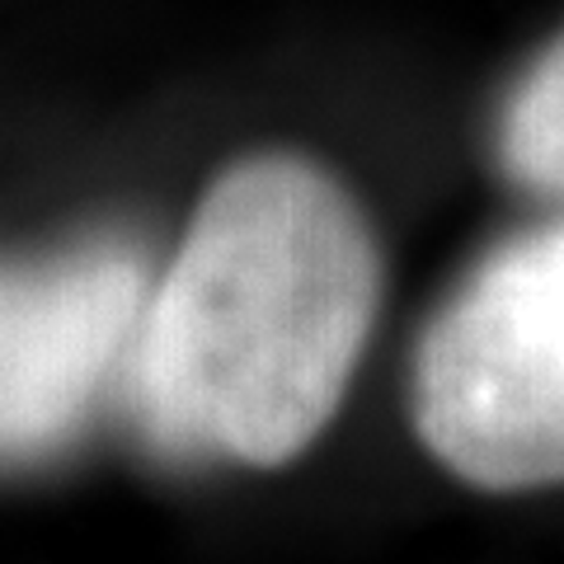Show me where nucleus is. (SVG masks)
<instances>
[{"mask_svg": "<svg viewBox=\"0 0 564 564\" xmlns=\"http://www.w3.org/2000/svg\"><path fill=\"white\" fill-rule=\"evenodd\" d=\"M381 278L377 226L329 165L231 161L141 306L128 358L141 429L188 462L292 466L344 410Z\"/></svg>", "mask_w": 564, "mask_h": 564, "instance_id": "obj_1", "label": "nucleus"}, {"mask_svg": "<svg viewBox=\"0 0 564 564\" xmlns=\"http://www.w3.org/2000/svg\"><path fill=\"white\" fill-rule=\"evenodd\" d=\"M410 423L485 494L564 485V226L494 250L414 348Z\"/></svg>", "mask_w": 564, "mask_h": 564, "instance_id": "obj_2", "label": "nucleus"}, {"mask_svg": "<svg viewBox=\"0 0 564 564\" xmlns=\"http://www.w3.org/2000/svg\"><path fill=\"white\" fill-rule=\"evenodd\" d=\"M151 263L128 236L0 254V470L66 452L128 372Z\"/></svg>", "mask_w": 564, "mask_h": 564, "instance_id": "obj_3", "label": "nucleus"}, {"mask_svg": "<svg viewBox=\"0 0 564 564\" xmlns=\"http://www.w3.org/2000/svg\"><path fill=\"white\" fill-rule=\"evenodd\" d=\"M499 165L513 184L564 198V29L536 52L503 99Z\"/></svg>", "mask_w": 564, "mask_h": 564, "instance_id": "obj_4", "label": "nucleus"}]
</instances>
